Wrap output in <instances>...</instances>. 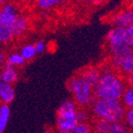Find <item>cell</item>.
I'll use <instances>...</instances> for the list:
<instances>
[{"instance_id":"obj_1","label":"cell","mask_w":133,"mask_h":133,"mask_svg":"<svg viewBox=\"0 0 133 133\" xmlns=\"http://www.w3.org/2000/svg\"><path fill=\"white\" fill-rule=\"evenodd\" d=\"M127 87L125 78L116 70L101 74L99 83L94 89V97L95 99L120 101L121 96Z\"/></svg>"},{"instance_id":"obj_2","label":"cell","mask_w":133,"mask_h":133,"mask_svg":"<svg viewBox=\"0 0 133 133\" xmlns=\"http://www.w3.org/2000/svg\"><path fill=\"white\" fill-rule=\"evenodd\" d=\"M91 113L95 118L104 119L110 124L124 119L126 109L118 100L94 99L91 104Z\"/></svg>"},{"instance_id":"obj_3","label":"cell","mask_w":133,"mask_h":133,"mask_svg":"<svg viewBox=\"0 0 133 133\" xmlns=\"http://www.w3.org/2000/svg\"><path fill=\"white\" fill-rule=\"evenodd\" d=\"M66 87L72 94L74 103L81 108L91 105L95 99L94 88L78 74L68 81Z\"/></svg>"},{"instance_id":"obj_4","label":"cell","mask_w":133,"mask_h":133,"mask_svg":"<svg viewBox=\"0 0 133 133\" xmlns=\"http://www.w3.org/2000/svg\"><path fill=\"white\" fill-rule=\"evenodd\" d=\"M77 104L73 100H65L58 106L56 112V127L57 131H71L77 127L79 123L76 118Z\"/></svg>"},{"instance_id":"obj_5","label":"cell","mask_w":133,"mask_h":133,"mask_svg":"<svg viewBox=\"0 0 133 133\" xmlns=\"http://www.w3.org/2000/svg\"><path fill=\"white\" fill-rule=\"evenodd\" d=\"M19 15L18 6L14 3L8 2L0 8V44H6L13 39L12 25Z\"/></svg>"},{"instance_id":"obj_6","label":"cell","mask_w":133,"mask_h":133,"mask_svg":"<svg viewBox=\"0 0 133 133\" xmlns=\"http://www.w3.org/2000/svg\"><path fill=\"white\" fill-rule=\"evenodd\" d=\"M113 27L127 29L133 25V6H129L113 14L109 19Z\"/></svg>"},{"instance_id":"obj_7","label":"cell","mask_w":133,"mask_h":133,"mask_svg":"<svg viewBox=\"0 0 133 133\" xmlns=\"http://www.w3.org/2000/svg\"><path fill=\"white\" fill-rule=\"evenodd\" d=\"M29 19L24 15H19L12 25V37L19 38L27 32L29 29Z\"/></svg>"},{"instance_id":"obj_8","label":"cell","mask_w":133,"mask_h":133,"mask_svg":"<svg viewBox=\"0 0 133 133\" xmlns=\"http://www.w3.org/2000/svg\"><path fill=\"white\" fill-rule=\"evenodd\" d=\"M78 75L81 76L82 79H85L94 89L98 85L100 79H101V72H100V69H98V68H94V66L86 68V69H82Z\"/></svg>"},{"instance_id":"obj_9","label":"cell","mask_w":133,"mask_h":133,"mask_svg":"<svg viewBox=\"0 0 133 133\" xmlns=\"http://www.w3.org/2000/svg\"><path fill=\"white\" fill-rule=\"evenodd\" d=\"M106 49H107V52L110 54L111 56L124 57V56L133 54L131 47L126 42L125 43H119V44H106Z\"/></svg>"},{"instance_id":"obj_10","label":"cell","mask_w":133,"mask_h":133,"mask_svg":"<svg viewBox=\"0 0 133 133\" xmlns=\"http://www.w3.org/2000/svg\"><path fill=\"white\" fill-rule=\"evenodd\" d=\"M105 40H106V44L125 43L126 42V29L113 27L112 29L108 31L107 34L105 36Z\"/></svg>"},{"instance_id":"obj_11","label":"cell","mask_w":133,"mask_h":133,"mask_svg":"<svg viewBox=\"0 0 133 133\" xmlns=\"http://www.w3.org/2000/svg\"><path fill=\"white\" fill-rule=\"evenodd\" d=\"M15 99V90L13 85L8 83L0 82V104H9Z\"/></svg>"},{"instance_id":"obj_12","label":"cell","mask_w":133,"mask_h":133,"mask_svg":"<svg viewBox=\"0 0 133 133\" xmlns=\"http://www.w3.org/2000/svg\"><path fill=\"white\" fill-rule=\"evenodd\" d=\"M1 70H2L3 82H6V83H8V84L13 85L15 82H17V81H19V73L17 68H14V66L5 63V64L3 65V69H1Z\"/></svg>"},{"instance_id":"obj_13","label":"cell","mask_w":133,"mask_h":133,"mask_svg":"<svg viewBox=\"0 0 133 133\" xmlns=\"http://www.w3.org/2000/svg\"><path fill=\"white\" fill-rule=\"evenodd\" d=\"M133 71V54L129 55L127 56L120 58L119 66L116 69V72L120 74L123 77H126L127 75Z\"/></svg>"},{"instance_id":"obj_14","label":"cell","mask_w":133,"mask_h":133,"mask_svg":"<svg viewBox=\"0 0 133 133\" xmlns=\"http://www.w3.org/2000/svg\"><path fill=\"white\" fill-rule=\"evenodd\" d=\"M10 117V108L8 104H0V133H4Z\"/></svg>"},{"instance_id":"obj_15","label":"cell","mask_w":133,"mask_h":133,"mask_svg":"<svg viewBox=\"0 0 133 133\" xmlns=\"http://www.w3.org/2000/svg\"><path fill=\"white\" fill-rule=\"evenodd\" d=\"M120 103L126 110H133V88H126L121 96Z\"/></svg>"},{"instance_id":"obj_16","label":"cell","mask_w":133,"mask_h":133,"mask_svg":"<svg viewBox=\"0 0 133 133\" xmlns=\"http://www.w3.org/2000/svg\"><path fill=\"white\" fill-rule=\"evenodd\" d=\"M5 63L8 65L14 66V68H19L22 66L26 63V61L22 58V56L18 52H13L9 54L5 59Z\"/></svg>"},{"instance_id":"obj_17","label":"cell","mask_w":133,"mask_h":133,"mask_svg":"<svg viewBox=\"0 0 133 133\" xmlns=\"http://www.w3.org/2000/svg\"><path fill=\"white\" fill-rule=\"evenodd\" d=\"M111 124L104 119L95 118L92 124V132L94 133H109Z\"/></svg>"},{"instance_id":"obj_18","label":"cell","mask_w":133,"mask_h":133,"mask_svg":"<svg viewBox=\"0 0 133 133\" xmlns=\"http://www.w3.org/2000/svg\"><path fill=\"white\" fill-rule=\"evenodd\" d=\"M19 53L25 61L32 60L36 56L35 49H34V46H33L32 44H27L21 46Z\"/></svg>"},{"instance_id":"obj_19","label":"cell","mask_w":133,"mask_h":133,"mask_svg":"<svg viewBox=\"0 0 133 133\" xmlns=\"http://www.w3.org/2000/svg\"><path fill=\"white\" fill-rule=\"evenodd\" d=\"M66 0H35L36 6L42 10H49L59 5L63 4Z\"/></svg>"},{"instance_id":"obj_20","label":"cell","mask_w":133,"mask_h":133,"mask_svg":"<svg viewBox=\"0 0 133 133\" xmlns=\"http://www.w3.org/2000/svg\"><path fill=\"white\" fill-rule=\"evenodd\" d=\"M128 130L127 126L125 125L123 121L112 123L110 126V131L109 133H125Z\"/></svg>"},{"instance_id":"obj_21","label":"cell","mask_w":133,"mask_h":133,"mask_svg":"<svg viewBox=\"0 0 133 133\" xmlns=\"http://www.w3.org/2000/svg\"><path fill=\"white\" fill-rule=\"evenodd\" d=\"M76 118H77L79 124L87 123L88 119H89V115L84 108H78L76 111Z\"/></svg>"},{"instance_id":"obj_22","label":"cell","mask_w":133,"mask_h":133,"mask_svg":"<svg viewBox=\"0 0 133 133\" xmlns=\"http://www.w3.org/2000/svg\"><path fill=\"white\" fill-rule=\"evenodd\" d=\"M123 120L128 129L133 132V110H126Z\"/></svg>"},{"instance_id":"obj_23","label":"cell","mask_w":133,"mask_h":133,"mask_svg":"<svg viewBox=\"0 0 133 133\" xmlns=\"http://www.w3.org/2000/svg\"><path fill=\"white\" fill-rule=\"evenodd\" d=\"M71 133H92V129H91V126H90L88 123H83V124L78 125L71 131Z\"/></svg>"},{"instance_id":"obj_24","label":"cell","mask_w":133,"mask_h":133,"mask_svg":"<svg viewBox=\"0 0 133 133\" xmlns=\"http://www.w3.org/2000/svg\"><path fill=\"white\" fill-rule=\"evenodd\" d=\"M33 46H34V49H35L36 55H42L45 52L46 44H45V42L43 41V40H37L33 44Z\"/></svg>"},{"instance_id":"obj_25","label":"cell","mask_w":133,"mask_h":133,"mask_svg":"<svg viewBox=\"0 0 133 133\" xmlns=\"http://www.w3.org/2000/svg\"><path fill=\"white\" fill-rule=\"evenodd\" d=\"M126 42L131 48H133V25L126 29Z\"/></svg>"},{"instance_id":"obj_26","label":"cell","mask_w":133,"mask_h":133,"mask_svg":"<svg viewBox=\"0 0 133 133\" xmlns=\"http://www.w3.org/2000/svg\"><path fill=\"white\" fill-rule=\"evenodd\" d=\"M83 3L88 5H92V6H99L105 2L106 0H81Z\"/></svg>"},{"instance_id":"obj_27","label":"cell","mask_w":133,"mask_h":133,"mask_svg":"<svg viewBox=\"0 0 133 133\" xmlns=\"http://www.w3.org/2000/svg\"><path fill=\"white\" fill-rule=\"evenodd\" d=\"M125 81H126V84L128 87L133 88V71L125 77Z\"/></svg>"},{"instance_id":"obj_28","label":"cell","mask_w":133,"mask_h":133,"mask_svg":"<svg viewBox=\"0 0 133 133\" xmlns=\"http://www.w3.org/2000/svg\"><path fill=\"white\" fill-rule=\"evenodd\" d=\"M5 59H6V57H5L4 52L2 49H0V66L5 64Z\"/></svg>"},{"instance_id":"obj_29","label":"cell","mask_w":133,"mask_h":133,"mask_svg":"<svg viewBox=\"0 0 133 133\" xmlns=\"http://www.w3.org/2000/svg\"><path fill=\"white\" fill-rule=\"evenodd\" d=\"M44 133H57V131L54 129H46L44 131Z\"/></svg>"},{"instance_id":"obj_30","label":"cell","mask_w":133,"mask_h":133,"mask_svg":"<svg viewBox=\"0 0 133 133\" xmlns=\"http://www.w3.org/2000/svg\"><path fill=\"white\" fill-rule=\"evenodd\" d=\"M8 2H9V0H0V8L3 6L4 5L8 4Z\"/></svg>"},{"instance_id":"obj_31","label":"cell","mask_w":133,"mask_h":133,"mask_svg":"<svg viewBox=\"0 0 133 133\" xmlns=\"http://www.w3.org/2000/svg\"><path fill=\"white\" fill-rule=\"evenodd\" d=\"M2 81V70H1V69H0V82Z\"/></svg>"},{"instance_id":"obj_32","label":"cell","mask_w":133,"mask_h":133,"mask_svg":"<svg viewBox=\"0 0 133 133\" xmlns=\"http://www.w3.org/2000/svg\"><path fill=\"white\" fill-rule=\"evenodd\" d=\"M57 133H71L69 131H57Z\"/></svg>"},{"instance_id":"obj_33","label":"cell","mask_w":133,"mask_h":133,"mask_svg":"<svg viewBox=\"0 0 133 133\" xmlns=\"http://www.w3.org/2000/svg\"><path fill=\"white\" fill-rule=\"evenodd\" d=\"M125 133H133V132H132V131H130V130H129V129H128V130L126 131Z\"/></svg>"},{"instance_id":"obj_34","label":"cell","mask_w":133,"mask_h":133,"mask_svg":"<svg viewBox=\"0 0 133 133\" xmlns=\"http://www.w3.org/2000/svg\"><path fill=\"white\" fill-rule=\"evenodd\" d=\"M74 1H81V0H74Z\"/></svg>"},{"instance_id":"obj_35","label":"cell","mask_w":133,"mask_h":133,"mask_svg":"<svg viewBox=\"0 0 133 133\" xmlns=\"http://www.w3.org/2000/svg\"><path fill=\"white\" fill-rule=\"evenodd\" d=\"M92 133H94V132H92Z\"/></svg>"}]
</instances>
